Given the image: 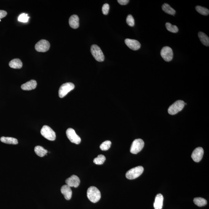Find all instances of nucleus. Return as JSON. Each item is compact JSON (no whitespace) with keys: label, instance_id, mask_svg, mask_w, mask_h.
Instances as JSON below:
<instances>
[{"label":"nucleus","instance_id":"f257e3e1","mask_svg":"<svg viewBox=\"0 0 209 209\" xmlns=\"http://www.w3.org/2000/svg\"><path fill=\"white\" fill-rule=\"evenodd\" d=\"M87 195L91 202L96 203L100 200L101 196L100 191L94 186H91L87 190Z\"/></svg>","mask_w":209,"mask_h":209},{"label":"nucleus","instance_id":"f03ea898","mask_svg":"<svg viewBox=\"0 0 209 209\" xmlns=\"http://www.w3.org/2000/svg\"><path fill=\"white\" fill-rule=\"evenodd\" d=\"M144 168L142 166H138L129 170L126 172V178L132 180L138 178L143 172Z\"/></svg>","mask_w":209,"mask_h":209},{"label":"nucleus","instance_id":"7ed1b4c3","mask_svg":"<svg viewBox=\"0 0 209 209\" xmlns=\"http://www.w3.org/2000/svg\"><path fill=\"white\" fill-rule=\"evenodd\" d=\"M185 102L183 100H177L168 109V114L174 115L178 113L183 109Z\"/></svg>","mask_w":209,"mask_h":209},{"label":"nucleus","instance_id":"20e7f679","mask_svg":"<svg viewBox=\"0 0 209 209\" xmlns=\"http://www.w3.org/2000/svg\"><path fill=\"white\" fill-rule=\"evenodd\" d=\"M40 133L42 136L49 140L54 141L56 139L55 132L49 126H43L41 129Z\"/></svg>","mask_w":209,"mask_h":209},{"label":"nucleus","instance_id":"39448f33","mask_svg":"<svg viewBox=\"0 0 209 209\" xmlns=\"http://www.w3.org/2000/svg\"><path fill=\"white\" fill-rule=\"evenodd\" d=\"M91 54L97 61L103 62L105 59V57L103 52L99 46L96 45H93L91 46Z\"/></svg>","mask_w":209,"mask_h":209},{"label":"nucleus","instance_id":"423d86ee","mask_svg":"<svg viewBox=\"0 0 209 209\" xmlns=\"http://www.w3.org/2000/svg\"><path fill=\"white\" fill-rule=\"evenodd\" d=\"M74 84L72 82H66L62 85L58 91V96L61 98H62L67 95L69 92L74 88Z\"/></svg>","mask_w":209,"mask_h":209},{"label":"nucleus","instance_id":"0eeeda50","mask_svg":"<svg viewBox=\"0 0 209 209\" xmlns=\"http://www.w3.org/2000/svg\"><path fill=\"white\" fill-rule=\"evenodd\" d=\"M144 141L142 139H138L135 140L132 143L130 149L131 153L134 154H137L143 148Z\"/></svg>","mask_w":209,"mask_h":209},{"label":"nucleus","instance_id":"6e6552de","mask_svg":"<svg viewBox=\"0 0 209 209\" xmlns=\"http://www.w3.org/2000/svg\"><path fill=\"white\" fill-rule=\"evenodd\" d=\"M161 55L164 61L170 62L173 58V52L172 49L169 46H164L162 48L160 52Z\"/></svg>","mask_w":209,"mask_h":209},{"label":"nucleus","instance_id":"1a4fd4ad","mask_svg":"<svg viewBox=\"0 0 209 209\" xmlns=\"http://www.w3.org/2000/svg\"><path fill=\"white\" fill-rule=\"evenodd\" d=\"M67 138L70 140V142L78 145L81 142V139L76 134L74 130L72 128H68L66 132Z\"/></svg>","mask_w":209,"mask_h":209},{"label":"nucleus","instance_id":"9d476101","mask_svg":"<svg viewBox=\"0 0 209 209\" xmlns=\"http://www.w3.org/2000/svg\"><path fill=\"white\" fill-rule=\"evenodd\" d=\"M50 47L49 42L45 40H40L35 45V49L37 52H44L47 51Z\"/></svg>","mask_w":209,"mask_h":209},{"label":"nucleus","instance_id":"9b49d317","mask_svg":"<svg viewBox=\"0 0 209 209\" xmlns=\"http://www.w3.org/2000/svg\"><path fill=\"white\" fill-rule=\"evenodd\" d=\"M204 154V150L201 147H198L194 150L191 157L194 161L198 162L202 159Z\"/></svg>","mask_w":209,"mask_h":209},{"label":"nucleus","instance_id":"f8f14e48","mask_svg":"<svg viewBox=\"0 0 209 209\" xmlns=\"http://www.w3.org/2000/svg\"><path fill=\"white\" fill-rule=\"evenodd\" d=\"M66 183L70 187H77L80 183L79 177L76 175H72L66 180Z\"/></svg>","mask_w":209,"mask_h":209},{"label":"nucleus","instance_id":"ddd939ff","mask_svg":"<svg viewBox=\"0 0 209 209\" xmlns=\"http://www.w3.org/2000/svg\"><path fill=\"white\" fill-rule=\"evenodd\" d=\"M125 43L129 49L133 50H138L141 47L140 43L136 40L127 38L125 40Z\"/></svg>","mask_w":209,"mask_h":209},{"label":"nucleus","instance_id":"4468645a","mask_svg":"<svg viewBox=\"0 0 209 209\" xmlns=\"http://www.w3.org/2000/svg\"><path fill=\"white\" fill-rule=\"evenodd\" d=\"M61 191L62 194L64 195V198L66 199L69 200L71 199L72 191L70 186L67 185H64L61 187Z\"/></svg>","mask_w":209,"mask_h":209},{"label":"nucleus","instance_id":"2eb2a0df","mask_svg":"<svg viewBox=\"0 0 209 209\" xmlns=\"http://www.w3.org/2000/svg\"><path fill=\"white\" fill-rule=\"evenodd\" d=\"M37 82L34 80H31L22 85L21 86V88L23 90L29 91L34 89L37 87Z\"/></svg>","mask_w":209,"mask_h":209},{"label":"nucleus","instance_id":"dca6fc26","mask_svg":"<svg viewBox=\"0 0 209 209\" xmlns=\"http://www.w3.org/2000/svg\"><path fill=\"white\" fill-rule=\"evenodd\" d=\"M163 197L161 194L156 195L154 203L155 209H162L163 206Z\"/></svg>","mask_w":209,"mask_h":209},{"label":"nucleus","instance_id":"f3484780","mask_svg":"<svg viewBox=\"0 0 209 209\" xmlns=\"http://www.w3.org/2000/svg\"><path fill=\"white\" fill-rule=\"evenodd\" d=\"M69 25L73 29H77L79 26V18L76 15H73L69 19Z\"/></svg>","mask_w":209,"mask_h":209},{"label":"nucleus","instance_id":"a211bd4d","mask_svg":"<svg viewBox=\"0 0 209 209\" xmlns=\"http://www.w3.org/2000/svg\"><path fill=\"white\" fill-rule=\"evenodd\" d=\"M9 66L12 68L19 69L22 67V63L19 58H15L10 62Z\"/></svg>","mask_w":209,"mask_h":209},{"label":"nucleus","instance_id":"6ab92c4d","mask_svg":"<svg viewBox=\"0 0 209 209\" xmlns=\"http://www.w3.org/2000/svg\"><path fill=\"white\" fill-rule=\"evenodd\" d=\"M1 142L4 143L8 144H12V145H17L18 144V140L16 138L12 137H2L0 139Z\"/></svg>","mask_w":209,"mask_h":209},{"label":"nucleus","instance_id":"aec40b11","mask_svg":"<svg viewBox=\"0 0 209 209\" xmlns=\"http://www.w3.org/2000/svg\"><path fill=\"white\" fill-rule=\"evenodd\" d=\"M34 152L38 156L42 157L46 155L48 153L47 150L45 149L43 147L40 146H37L34 148Z\"/></svg>","mask_w":209,"mask_h":209},{"label":"nucleus","instance_id":"412c9836","mask_svg":"<svg viewBox=\"0 0 209 209\" xmlns=\"http://www.w3.org/2000/svg\"><path fill=\"white\" fill-rule=\"evenodd\" d=\"M162 9L164 12L168 14L174 16L175 14L176 11L173 8L167 4L165 3L162 6Z\"/></svg>","mask_w":209,"mask_h":209},{"label":"nucleus","instance_id":"4be33fe9","mask_svg":"<svg viewBox=\"0 0 209 209\" xmlns=\"http://www.w3.org/2000/svg\"><path fill=\"white\" fill-rule=\"evenodd\" d=\"M198 37L201 43L206 46H209V38L207 34L202 32H199L198 33Z\"/></svg>","mask_w":209,"mask_h":209},{"label":"nucleus","instance_id":"5701e85b","mask_svg":"<svg viewBox=\"0 0 209 209\" xmlns=\"http://www.w3.org/2000/svg\"><path fill=\"white\" fill-rule=\"evenodd\" d=\"M193 201L195 205L199 207H203L207 204V201L202 198H195Z\"/></svg>","mask_w":209,"mask_h":209},{"label":"nucleus","instance_id":"b1692460","mask_svg":"<svg viewBox=\"0 0 209 209\" xmlns=\"http://www.w3.org/2000/svg\"><path fill=\"white\" fill-rule=\"evenodd\" d=\"M195 10L198 13L203 15L207 16L209 15V10L208 9L205 8V7L198 6L195 7Z\"/></svg>","mask_w":209,"mask_h":209},{"label":"nucleus","instance_id":"393cba45","mask_svg":"<svg viewBox=\"0 0 209 209\" xmlns=\"http://www.w3.org/2000/svg\"><path fill=\"white\" fill-rule=\"evenodd\" d=\"M106 158L103 155H100L94 159V162L95 164L102 165L104 163Z\"/></svg>","mask_w":209,"mask_h":209},{"label":"nucleus","instance_id":"a878e982","mask_svg":"<svg viewBox=\"0 0 209 209\" xmlns=\"http://www.w3.org/2000/svg\"><path fill=\"white\" fill-rule=\"evenodd\" d=\"M165 26H166L167 30L171 32L176 33L179 31L178 28L176 26L172 25L169 22H167L165 24Z\"/></svg>","mask_w":209,"mask_h":209},{"label":"nucleus","instance_id":"bb28decb","mask_svg":"<svg viewBox=\"0 0 209 209\" xmlns=\"http://www.w3.org/2000/svg\"><path fill=\"white\" fill-rule=\"evenodd\" d=\"M111 144L112 143L111 141L108 140L104 141L100 145V149L102 151H107L110 148Z\"/></svg>","mask_w":209,"mask_h":209},{"label":"nucleus","instance_id":"cd10ccee","mask_svg":"<svg viewBox=\"0 0 209 209\" xmlns=\"http://www.w3.org/2000/svg\"><path fill=\"white\" fill-rule=\"evenodd\" d=\"M126 22L129 26L131 27L134 26L135 20L131 15L129 14L127 16V18H126Z\"/></svg>","mask_w":209,"mask_h":209},{"label":"nucleus","instance_id":"c85d7f7f","mask_svg":"<svg viewBox=\"0 0 209 209\" xmlns=\"http://www.w3.org/2000/svg\"><path fill=\"white\" fill-rule=\"evenodd\" d=\"M29 17H28V14L23 13L21 14L18 18V20L19 22H28Z\"/></svg>","mask_w":209,"mask_h":209},{"label":"nucleus","instance_id":"c756f323","mask_svg":"<svg viewBox=\"0 0 209 209\" xmlns=\"http://www.w3.org/2000/svg\"><path fill=\"white\" fill-rule=\"evenodd\" d=\"M110 6L109 4H104L102 7V11L103 14L104 15H107L109 13Z\"/></svg>","mask_w":209,"mask_h":209},{"label":"nucleus","instance_id":"7c9ffc66","mask_svg":"<svg viewBox=\"0 0 209 209\" xmlns=\"http://www.w3.org/2000/svg\"><path fill=\"white\" fill-rule=\"evenodd\" d=\"M129 0H118L117 2L121 5H126L128 3Z\"/></svg>","mask_w":209,"mask_h":209},{"label":"nucleus","instance_id":"2f4dec72","mask_svg":"<svg viewBox=\"0 0 209 209\" xmlns=\"http://www.w3.org/2000/svg\"><path fill=\"white\" fill-rule=\"evenodd\" d=\"M7 15V13L5 10H0V19L6 17Z\"/></svg>","mask_w":209,"mask_h":209},{"label":"nucleus","instance_id":"473e14b6","mask_svg":"<svg viewBox=\"0 0 209 209\" xmlns=\"http://www.w3.org/2000/svg\"><path fill=\"white\" fill-rule=\"evenodd\" d=\"M1 19H0V22H1Z\"/></svg>","mask_w":209,"mask_h":209}]
</instances>
